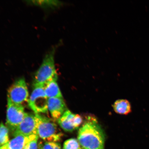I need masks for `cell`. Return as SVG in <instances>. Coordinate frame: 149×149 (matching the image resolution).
I'll list each match as a JSON object with an SVG mask.
<instances>
[{"mask_svg":"<svg viewBox=\"0 0 149 149\" xmlns=\"http://www.w3.org/2000/svg\"><path fill=\"white\" fill-rule=\"evenodd\" d=\"M67 110L66 104L63 97L48 98V111L54 121H57Z\"/></svg>","mask_w":149,"mask_h":149,"instance_id":"cell-8","label":"cell"},{"mask_svg":"<svg viewBox=\"0 0 149 149\" xmlns=\"http://www.w3.org/2000/svg\"><path fill=\"white\" fill-rule=\"evenodd\" d=\"M105 135L96 121L85 123L80 128L78 141L84 149H104Z\"/></svg>","mask_w":149,"mask_h":149,"instance_id":"cell-1","label":"cell"},{"mask_svg":"<svg viewBox=\"0 0 149 149\" xmlns=\"http://www.w3.org/2000/svg\"><path fill=\"white\" fill-rule=\"evenodd\" d=\"M0 149H8L7 148V144L0 148Z\"/></svg>","mask_w":149,"mask_h":149,"instance_id":"cell-19","label":"cell"},{"mask_svg":"<svg viewBox=\"0 0 149 149\" xmlns=\"http://www.w3.org/2000/svg\"><path fill=\"white\" fill-rule=\"evenodd\" d=\"M26 114L22 105L14 103L7 99L6 123L11 130L14 131L23 120Z\"/></svg>","mask_w":149,"mask_h":149,"instance_id":"cell-6","label":"cell"},{"mask_svg":"<svg viewBox=\"0 0 149 149\" xmlns=\"http://www.w3.org/2000/svg\"><path fill=\"white\" fill-rule=\"evenodd\" d=\"M9 129L2 123H0V148L9 141Z\"/></svg>","mask_w":149,"mask_h":149,"instance_id":"cell-14","label":"cell"},{"mask_svg":"<svg viewBox=\"0 0 149 149\" xmlns=\"http://www.w3.org/2000/svg\"><path fill=\"white\" fill-rule=\"evenodd\" d=\"M83 119L82 117L79 114H74V126L75 130L79 128L82 124Z\"/></svg>","mask_w":149,"mask_h":149,"instance_id":"cell-18","label":"cell"},{"mask_svg":"<svg viewBox=\"0 0 149 149\" xmlns=\"http://www.w3.org/2000/svg\"><path fill=\"white\" fill-rule=\"evenodd\" d=\"M56 50V47L52 48L45 55L35 74L33 85L44 86L52 80L57 79L55 62Z\"/></svg>","mask_w":149,"mask_h":149,"instance_id":"cell-2","label":"cell"},{"mask_svg":"<svg viewBox=\"0 0 149 149\" xmlns=\"http://www.w3.org/2000/svg\"><path fill=\"white\" fill-rule=\"evenodd\" d=\"M14 138L7 144L8 149H24L29 141L30 136H26L21 134L14 135Z\"/></svg>","mask_w":149,"mask_h":149,"instance_id":"cell-11","label":"cell"},{"mask_svg":"<svg viewBox=\"0 0 149 149\" xmlns=\"http://www.w3.org/2000/svg\"><path fill=\"white\" fill-rule=\"evenodd\" d=\"M35 115L39 137L48 142H57L60 140L63 134L53 120L39 113Z\"/></svg>","mask_w":149,"mask_h":149,"instance_id":"cell-3","label":"cell"},{"mask_svg":"<svg viewBox=\"0 0 149 149\" xmlns=\"http://www.w3.org/2000/svg\"><path fill=\"white\" fill-rule=\"evenodd\" d=\"M48 100L43 86L33 85V89L28 102L29 107L35 113L47 112Z\"/></svg>","mask_w":149,"mask_h":149,"instance_id":"cell-4","label":"cell"},{"mask_svg":"<svg viewBox=\"0 0 149 149\" xmlns=\"http://www.w3.org/2000/svg\"><path fill=\"white\" fill-rule=\"evenodd\" d=\"M16 134H21L26 136L37 134L35 115L26 113L23 120L14 131L13 135Z\"/></svg>","mask_w":149,"mask_h":149,"instance_id":"cell-7","label":"cell"},{"mask_svg":"<svg viewBox=\"0 0 149 149\" xmlns=\"http://www.w3.org/2000/svg\"><path fill=\"white\" fill-rule=\"evenodd\" d=\"M28 3L44 8H55L61 4V2L56 1H30Z\"/></svg>","mask_w":149,"mask_h":149,"instance_id":"cell-13","label":"cell"},{"mask_svg":"<svg viewBox=\"0 0 149 149\" xmlns=\"http://www.w3.org/2000/svg\"><path fill=\"white\" fill-rule=\"evenodd\" d=\"M113 108L115 112L120 115H127L132 111L131 104L125 99L116 100L113 104Z\"/></svg>","mask_w":149,"mask_h":149,"instance_id":"cell-12","label":"cell"},{"mask_svg":"<svg viewBox=\"0 0 149 149\" xmlns=\"http://www.w3.org/2000/svg\"><path fill=\"white\" fill-rule=\"evenodd\" d=\"M29 97L27 85L23 78L17 80L8 89L7 99L14 103L22 105L28 101Z\"/></svg>","mask_w":149,"mask_h":149,"instance_id":"cell-5","label":"cell"},{"mask_svg":"<svg viewBox=\"0 0 149 149\" xmlns=\"http://www.w3.org/2000/svg\"><path fill=\"white\" fill-rule=\"evenodd\" d=\"M38 149H42L40 145H39V148Z\"/></svg>","mask_w":149,"mask_h":149,"instance_id":"cell-20","label":"cell"},{"mask_svg":"<svg viewBox=\"0 0 149 149\" xmlns=\"http://www.w3.org/2000/svg\"><path fill=\"white\" fill-rule=\"evenodd\" d=\"M57 80H52L43 86L46 95L48 98L63 97L62 94L57 83Z\"/></svg>","mask_w":149,"mask_h":149,"instance_id":"cell-10","label":"cell"},{"mask_svg":"<svg viewBox=\"0 0 149 149\" xmlns=\"http://www.w3.org/2000/svg\"><path fill=\"white\" fill-rule=\"evenodd\" d=\"M38 136L37 134L30 136V139L26 145L24 149H38Z\"/></svg>","mask_w":149,"mask_h":149,"instance_id":"cell-16","label":"cell"},{"mask_svg":"<svg viewBox=\"0 0 149 149\" xmlns=\"http://www.w3.org/2000/svg\"><path fill=\"white\" fill-rule=\"evenodd\" d=\"M63 149H82L79 141L75 139L67 140L63 145Z\"/></svg>","mask_w":149,"mask_h":149,"instance_id":"cell-15","label":"cell"},{"mask_svg":"<svg viewBox=\"0 0 149 149\" xmlns=\"http://www.w3.org/2000/svg\"><path fill=\"white\" fill-rule=\"evenodd\" d=\"M74 115L70 111L67 110L57 120L59 125L64 131L71 132L75 130L74 126Z\"/></svg>","mask_w":149,"mask_h":149,"instance_id":"cell-9","label":"cell"},{"mask_svg":"<svg viewBox=\"0 0 149 149\" xmlns=\"http://www.w3.org/2000/svg\"><path fill=\"white\" fill-rule=\"evenodd\" d=\"M42 149H61V145L56 142L46 141L43 145H40Z\"/></svg>","mask_w":149,"mask_h":149,"instance_id":"cell-17","label":"cell"}]
</instances>
